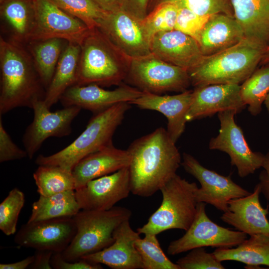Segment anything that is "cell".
I'll return each mask as SVG.
<instances>
[{
    "label": "cell",
    "mask_w": 269,
    "mask_h": 269,
    "mask_svg": "<svg viewBox=\"0 0 269 269\" xmlns=\"http://www.w3.org/2000/svg\"><path fill=\"white\" fill-rule=\"evenodd\" d=\"M127 150L131 192L140 197L151 196L159 190L181 164L175 142L162 127L135 139Z\"/></svg>",
    "instance_id": "obj_1"
},
{
    "label": "cell",
    "mask_w": 269,
    "mask_h": 269,
    "mask_svg": "<svg viewBox=\"0 0 269 269\" xmlns=\"http://www.w3.org/2000/svg\"><path fill=\"white\" fill-rule=\"evenodd\" d=\"M22 44L0 38V115L19 107L32 108L46 89Z\"/></svg>",
    "instance_id": "obj_2"
},
{
    "label": "cell",
    "mask_w": 269,
    "mask_h": 269,
    "mask_svg": "<svg viewBox=\"0 0 269 269\" xmlns=\"http://www.w3.org/2000/svg\"><path fill=\"white\" fill-rule=\"evenodd\" d=\"M265 48L244 38L236 45L204 56L188 71L195 87L212 84L243 83L260 65Z\"/></svg>",
    "instance_id": "obj_3"
},
{
    "label": "cell",
    "mask_w": 269,
    "mask_h": 269,
    "mask_svg": "<svg viewBox=\"0 0 269 269\" xmlns=\"http://www.w3.org/2000/svg\"><path fill=\"white\" fill-rule=\"evenodd\" d=\"M76 85H120L131 59L120 51L97 27L90 29L80 44Z\"/></svg>",
    "instance_id": "obj_4"
},
{
    "label": "cell",
    "mask_w": 269,
    "mask_h": 269,
    "mask_svg": "<svg viewBox=\"0 0 269 269\" xmlns=\"http://www.w3.org/2000/svg\"><path fill=\"white\" fill-rule=\"evenodd\" d=\"M131 104L123 102L95 113L85 130L69 145L53 154L38 155V165H55L72 172L83 158L112 143V137Z\"/></svg>",
    "instance_id": "obj_5"
},
{
    "label": "cell",
    "mask_w": 269,
    "mask_h": 269,
    "mask_svg": "<svg viewBox=\"0 0 269 269\" xmlns=\"http://www.w3.org/2000/svg\"><path fill=\"white\" fill-rule=\"evenodd\" d=\"M131 216L130 210L121 206L107 210H81L73 216L76 233L61 253L62 257L67 261L75 262L110 246L115 240V229L124 221L130 220Z\"/></svg>",
    "instance_id": "obj_6"
},
{
    "label": "cell",
    "mask_w": 269,
    "mask_h": 269,
    "mask_svg": "<svg viewBox=\"0 0 269 269\" xmlns=\"http://www.w3.org/2000/svg\"><path fill=\"white\" fill-rule=\"evenodd\" d=\"M195 182H190L175 174L160 189L162 200L147 222L137 229L139 234H158L169 229L186 231L193 221L198 202Z\"/></svg>",
    "instance_id": "obj_7"
},
{
    "label": "cell",
    "mask_w": 269,
    "mask_h": 269,
    "mask_svg": "<svg viewBox=\"0 0 269 269\" xmlns=\"http://www.w3.org/2000/svg\"><path fill=\"white\" fill-rule=\"evenodd\" d=\"M125 81L143 92L155 94L182 92L191 85L188 71L152 53L131 59Z\"/></svg>",
    "instance_id": "obj_8"
},
{
    "label": "cell",
    "mask_w": 269,
    "mask_h": 269,
    "mask_svg": "<svg viewBox=\"0 0 269 269\" xmlns=\"http://www.w3.org/2000/svg\"><path fill=\"white\" fill-rule=\"evenodd\" d=\"M206 204L199 202L193 221L181 238L170 243L167 253L171 256L199 247L231 248L247 239V234L218 225L207 216Z\"/></svg>",
    "instance_id": "obj_9"
},
{
    "label": "cell",
    "mask_w": 269,
    "mask_h": 269,
    "mask_svg": "<svg viewBox=\"0 0 269 269\" xmlns=\"http://www.w3.org/2000/svg\"><path fill=\"white\" fill-rule=\"evenodd\" d=\"M35 21L29 42L59 38L80 44L90 28L53 0H33Z\"/></svg>",
    "instance_id": "obj_10"
},
{
    "label": "cell",
    "mask_w": 269,
    "mask_h": 269,
    "mask_svg": "<svg viewBox=\"0 0 269 269\" xmlns=\"http://www.w3.org/2000/svg\"><path fill=\"white\" fill-rule=\"evenodd\" d=\"M236 114L231 110L218 113L220 128L218 135L210 139L209 147L227 153L239 176L245 177L262 167L265 155L250 148L242 129L235 121Z\"/></svg>",
    "instance_id": "obj_11"
},
{
    "label": "cell",
    "mask_w": 269,
    "mask_h": 269,
    "mask_svg": "<svg viewBox=\"0 0 269 269\" xmlns=\"http://www.w3.org/2000/svg\"><path fill=\"white\" fill-rule=\"evenodd\" d=\"M99 28L124 55L130 59L151 54V38L142 21L120 10L107 12Z\"/></svg>",
    "instance_id": "obj_12"
},
{
    "label": "cell",
    "mask_w": 269,
    "mask_h": 269,
    "mask_svg": "<svg viewBox=\"0 0 269 269\" xmlns=\"http://www.w3.org/2000/svg\"><path fill=\"white\" fill-rule=\"evenodd\" d=\"M181 164L201 185L195 191L198 203L210 204L225 212L228 210V202L230 200L251 193L234 182L230 175L224 176L206 168L191 154L184 153Z\"/></svg>",
    "instance_id": "obj_13"
},
{
    "label": "cell",
    "mask_w": 269,
    "mask_h": 269,
    "mask_svg": "<svg viewBox=\"0 0 269 269\" xmlns=\"http://www.w3.org/2000/svg\"><path fill=\"white\" fill-rule=\"evenodd\" d=\"M32 109L33 119L22 138L25 150L30 159L32 158L48 137H60L70 134L72 122L81 110L77 106H69L51 112L44 100L35 102Z\"/></svg>",
    "instance_id": "obj_14"
},
{
    "label": "cell",
    "mask_w": 269,
    "mask_h": 269,
    "mask_svg": "<svg viewBox=\"0 0 269 269\" xmlns=\"http://www.w3.org/2000/svg\"><path fill=\"white\" fill-rule=\"evenodd\" d=\"M76 230L73 217L27 222L15 235L14 241L24 248L62 253L72 242Z\"/></svg>",
    "instance_id": "obj_15"
},
{
    "label": "cell",
    "mask_w": 269,
    "mask_h": 269,
    "mask_svg": "<svg viewBox=\"0 0 269 269\" xmlns=\"http://www.w3.org/2000/svg\"><path fill=\"white\" fill-rule=\"evenodd\" d=\"M131 192L129 167L89 181L75 190L81 210H107Z\"/></svg>",
    "instance_id": "obj_16"
},
{
    "label": "cell",
    "mask_w": 269,
    "mask_h": 269,
    "mask_svg": "<svg viewBox=\"0 0 269 269\" xmlns=\"http://www.w3.org/2000/svg\"><path fill=\"white\" fill-rule=\"evenodd\" d=\"M143 93L139 89L123 83L113 90L104 89L96 84L75 85L65 92L60 101L64 107L77 106L95 114L119 103H130Z\"/></svg>",
    "instance_id": "obj_17"
},
{
    "label": "cell",
    "mask_w": 269,
    "mask_h": 269,
    "mask_svg": "<svg viewBox=\"0 0 269 269\" xmlns=\"http://www.w3.org/2000/svg\"><path fill=\"white\" fill-rule=\"evenodd\" d=\"M240 94V85L212 84L195 87L186 116L187 122L228 110L239 113L245 108Z\"/></svg>",
    "instance_id": "obj_18"
},
{
    "label": "cell",
    "mask_w": 269,
    "mask_h": 269,
    "mask_svg": "<svg viewBox=\"0 0 269 269\" xmlns=\"http://www.w3.org/2000/svg\"><path fill=\"white\" fill-rule=\"evenodd\" d=\"M150 51L159 59L188 71L204 56L194 38L175 29L154 34L150 40Z\"/></svg>",
    "instance_id": "obj_19"
},
{
    "label": "cell",
    "mask_w": 269,
    "mask_h": 269,
    "mask_svg": "<svg viewBox=\"0 0 269 269\" xmlns=\"http://www.w3.org/2000/svg\"><path fill=\"white\" fill-rule=\"evenodd\" d=\"M261 193L258 183L250 195L230 200L228 210L220 217L221 220L250 236L263 234L269 237V207L264 208L261 205Z\"/></svg>",
    "instance_id": "obj_20"
},
{
    "label": "cell",
    "mask_w": 269,
    "mask_h": 269,
    "mask_svg": "<svg viewBox=\"0 0 269 269\" xmlns=\"http://www.w3.org/2000/svg\"><path fill=\"white\" fill-rule=\"evenodd\" d=\"M139 235L132 228L130 220H126L115 229L113 244L81 259L103 264L113 269H142L141 258L135 246Z\"/></svg>",
    "instance_id": "obj_21"
},
{
    "label": "cell",
    "mask_w": 269,
    "mask_h": 269,
    "mask_svg": "<svg viewBox=\"0 0 269 269\" xmlns=\"http://www.w3.org/2000/svg\"><path fill=\"white\" fill-rule=\"evenodd\" d=\"M192 91L187 90L174 95L143 92L130 104L141 109L156 111L163 114L167 119L166 131L176 143L185 130L187 122L186 116L192 102Z\"/></svg>",
    "instance_id": "obj_22"
},
{
    "label": "cell",
    "mask_w": 269,
    "mask_h": 269,
    "mask_svg": "<svg viewBox=\"0 0 269 269\" xmlns=\"http://www.w3.org/2000/svg\"><path fill=\"white\" fill-rule=\"evenodd\" d=\"M130 161V155L127 149L117 148L113 143L88 155L72 170L75 190L92 180L129 167Z\"/></svg>",
    "instance_id": "obj_23"
},
{
    "label": "cell",
    "mask_w": 269,
    "mask_h": 269,
    "mask_svg": "<svg viewBox=\"0 0 269 269\" xmlns=\"http://www.w3.org/2000/svg\"><path fill=\"white\" fill-rule=\"evenodd\" d=\"M245 38L235 17L223 13L211 15L200 35L198 43L204 56L230 48Z\"/></svg>",
    "instance_id": "obj_24"
},
{
    "label": "cell",
    "mask_w": 269,
    "mask_h": 269,
    "mask_svg": "<svg viewBox=\"0 0 269 269\" xmlns=\"http://www.w3.org/2000/svg\"><path fill=\"white\" fill-rule=\"evenodd\" d=\"M245 38L264 47L269 44V0H230Z\"/></svg>",
    "instance_id": "obj_25"
},
{
    "label": "cell",
    "mask_w": 269,
    "mask_h": 269,
    "mask_svg": "<svg viewBox=\"0 0 269 269\" xmlns=\"http://www.w3.org/2000/svg\"><path fill=\"white\" fill-rule=\"evenodd\" d=\"M80 53L79 44L67 42L46 91L44 101L48 108L50 109L68 88L76 85Z\"/></svg>",
    "instance_id": "obj_26"
},
{
    "label": "cell",
    "mask_w": 269,
    "mask_h": 269,
    "mask_svg": "<svg viewBox=\"0 0 269 269\" xmlns=\"http://www.w3.org/2000/svg\"><path fill=\"white\" fill-rule=\"evenodd\" d=\"M213 254L221 262H241L246 265L247 269H255L261 265L269 267V237L253 235L234 248H217Z\"/></svg>",
    "instance_id": "obj_27"
},
{
    "label": "cell",
    "mask_w": 269,
    "mask_h": 269,
    "mask_svg": "<svg viewBox=\"0 0 269 269\" xmlns=\"http://www.w3.org/2000/svg\"><path fill=\"white\" fill-rule=\"evenodd\" d=\"M0 14L11 40L21 44L29 42L35 21L33 0H4L0 3Z\"/></svg>",
    "instance_id": "obj_28"
},
{
    "label": "cell",
    "mask_w": 269,
    "mask_h": 269,
    "mask_svg": "<svg viewBox=\"0 0 269 269\" xmlns=\"http://www.w3.org/2000/svg\"><path fill=\"white\" fill-rule=\"evenodd\" d=\"M80 210L75 190L50 196L40 195L39 199L32 203L31 214L27 222L73 217Z\"/></svg>",
    "instance_id": "obj_29"
},
{
    "label": "cell",
    "mask_w": 269,
    "mask_h": 269,
    "mask_svg": "<svg viewBox=\"0 0 269 269\" xmlns=\"http://www.w3.org/2000/svg\"><path fill=\"white\" fill-rule=\"evenodd\" d=\"M65 40L52 38L28 42V51L35 69L46 88L49 86L65 46Z\"/></svg>",
    "instance_id": "obj_30"
},
{
    "label": "cell",
    "mask_w": 269,
    "mask_h": 269,
    "mask_svg": "<svg viewBox=\"0 0 269 269\" xmlns=\"http://www.w3.org/2000/svg\"><path fill=\"white\" fill-rule=\"evenodd\" d=\"M40 195L50 196L75 190L72 172L55 165H39L33 174Z\"/></svg>",
    "instance_id": "obj_31"
},
{
    "label": "cell",
    "mask_w": 269,
    "mask_h": 269,
    "mask_svg": "<svg viewBox=\"0 0 269 269\" xmlns=\"http://www.w3.org/2000/svg\"><path fill=\"white\" fill-rule=\"evenodd\" d=\"M269 93V65L262 66L240 85V94L244 103L253 116L259 115Z\"/></svg>",
    "instance_id": "obj_32"
},
{
    "label": "cell",
    "mask_w": 269,
    "mask_h": 269,
    "mask_svg": "<svg viewBox=\"0 0 269 269\" xmlns=\"http://www.w3.org/2000/svg\"><path fill=\"white\" fill-rule=\"evenodd\" d=\"M141 258L142 269H180L171 262L162 250L156 235L145 234L135 242Z\"/></svg>",
    "instance_id": "obj_33"
},
{
    "label": "cell",
    "mask_w": 269,
    "mask_h": 269,
    "mask_svg": "<svg viewBox=\"0 0 269 269\" xmlns=\"http://www.w3.org/2000/svg\"><path fill=\"white\" fill-rule=\"evenodd\" d=\"M164 2L173 3L178 8H187L200 15L223 13L234 17L230 0H150L148 8L151 5L152 9Z\"/></svg>",
    "instance_id": "obj_34"
},
{
    "label": "cell",
    "mask_w": 269,
    "mask_h": 269,
    "mask_svg": "<svg viewBox=\"0 0 269 269\" xmlns=\"http://www.w3.org/2000/svg\"><path fill=\"white\" fill-rule=\"evenodd\" d=\"M25 202L23 192L17 188L10 190L0 204V229L6 236L14 234L19 214Z\"/></svg>",
    "instance_id": "obj_35"
},
{
    "label": "cell",
    "mask_w": 269,
    "mask_h": 269,
    "mask_svg": "<svg viewBox=\"0 0 269 269\" xmlns=\"http://www.w3.org/2000/svg\"><path fill=\"white\" fill-rule=\"evenodd\" d=\"M178 10L175 4L164 2L149 11L142 21L150 38L158 32L174 29Z\"/></svg>",
    "instance_id": "obj_36"
},
{
    "label": "cell",
    "mask_w": 269,
    "mask_h": 269,
    "mask_svg": "<svg viewBox=\"0 0 269 269\" xmlns=\"http://www.w3.org/2000/svg\"><path fill=\"white\" fill-rule=\"evenodd\" d=\"M64 10L79 19L90 29L97 27L99 20L107 11L93 0H53Z\"/></svg>",
    "instance_id": "obj_37"
},
{
    "label": "cell",
    "mask_w": 269,
    "mask_h": 269,
    "mask_svg": "<svg viewBox=\"0 0 269 269\" xmlns=\"http://www.w3.org/2000/svg\"><path fill=\"white\" fill-rule=\"evenodd\" d=\"M176 264L180 269H224L222 262L212 253H207L204 247L194 248Z\"/></svg>",
    "instance_id": "obj_38"
},
{
    "label": "cell",
    "mask_w": 269,
    "mask_h": 269,
    "mask_svg": "<svg viewBox=\"0 0 269 269\" xmlns=\"http://www.w3.org/2000/svg\"><path fill=\"white\" fill-rule=\"evenodd\" d=\"M210 16L198 14L187 8H178L174 29L193 37L198 42Z\"/></svg>",
    "instance_id": "obj_39"
},
{
    "label": "cell",
    "mask_w": 269,
    "mask_h": 269,
    "mask_svg": "<svg viewBox=\"0 0 269 269\" xmlns=\"http://www.w3.org/2000/svg\"><path fill=\"white\" fill-rule=\"evenodd\" d=\"M0 115V162L19 160L27 156V153L14 143L3 125Z\"/></svg>",
    "instance_id": "obj_40"
},
{
    "label": "cell",
    "mask_w": 269,
    "mask_h": 269,
    "mask_svg": "<svg viewBox=\"0 0 269 269\" xmlns=\"http://www.w3.org/2000/svg\"><path fill=\"white\" fill-rule=\"evenodd\" d=\"M51 265L54 269H102L101 264L80 259L75 262L67 261L63 259L61 253H53L51 259Z\"/></svg>",
    "instance_id": "obj_41"
},
{
    "label": "cell",
    "mask_w": 269,
    "mask_h": 269,
    "mask_svg": "<svg viewBox=\"0 0 269 269\" xmlns=\"http://www.w3.org/2000/svg\"><path fill=\"white\" fill-rule=\"evenodd\" d=\"M150 0H123L121 10L142 21L147 16Z\"/></svg>",
    "instance_id": "obj_42"
},
{
    "label": "cell",
    "mask_w": 269,
    "mask_h": 269,
    "mask_svg": "<svg viewBox=\"0 0 269 269\" xmlns=\"http://www.w3.org/2000/svg\"><path fill=\"white\" fill-rule=\"evenodd\" d=\"M53 252L47 250H36L34 259L30 269H51V259Z\"/></svg>",
    "instance_id": "obj_43"
},
{
    "label": "cell",
    "mask_w": 269,
    "mask_h": 269,
    "mask_svg": "<svg viewBox=\"0 0 269 269\" xmlns=\"http://www.w3.org/2000/svg\"><path fill=\"white\" fill-rule=\"evenodd\" d=\"M263 170L259 175V183L262 193L266 199L269 200V149L265 155L262 165Z\"/></svg>",
    "instance_id": "obj_44"
},
{
    "label": "cell",
    "mask_w": 269,
    "mask_h": 269,
    "mask_svg": "<svg viewBox=\"0 0 269 269\" xmlns=\"http://www.w3.org/2000/svg\"><path fill=\"white\" fill-rule=\"evenodd\" d=\"M101 8L107 12L121 10L123 0H93Z\"/></svg>",
    "instance_id": "obj_45"
},
{
    "label": "cell",
    "mask_w": 269,
    "mask_h": 269,
    "mask_svg": "<svg viewBox=\"0 0 269 269\" xmlns=\"http://www.w3.org/2000/svg\"><path fill=\"white\" fill-rule=\"evenodd\" d=\"M34 255L28 256L23 260L15 263L8 264H0V269H26L33 263Z\"/></svg>",
    "instance_id": "obj_46"
},
{
    "label": "cell",
    "mask_w": 269,
    "mask_h": 269,
    "mask_svg": "<svg viewBox=\"0 0 269 269\" xmlns=\"http://www.w3.org/2000/svg\"><path fill=\"white\" fill-rule=\"evenodd\" d=\"M260 65L263 66L269 65V44L264 50Z\"/></svg>",
    "instance_id": "obj_47"
},
{
    "label": "cell",
    "mask_w": 269,
    "mask_h": 269,
    "mask_svg": "<svg viewBox=\"0 0 269 269\" xmlns=\"http://www.w3.org/2000/svg\"><path fill=\"white\" fill-rule=\"evenodd\" d=\"M264 104L266 106V107L267 109V111H268V112L269 113V93L264 102Z\"/></svg>",
    "instance_id": "obj_48"
},
{
    "label": "cell",
    "mask_w": 269,
    "mask_h": 269,
    "mask_svg": "<svg viewBox=\"0 0 269 269\" xmlns=\"http://www.w3.org/2000/svg\"><path fill=\"white\" fill-rule=\"evenodd\" d=\"M4 0H0V3L2 2Z\"/></svg>",
    "instance_id": "obj_49"
}]
</instances>
